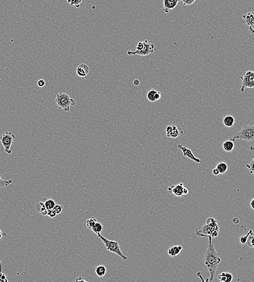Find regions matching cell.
<instances>
[{
  "mask_svg": "<svg viewBox=\"0 0 254 282\" xmlns=\"http://www.w3.org/2000/svg\"><path fill=\"white\" fill-rule=\"evenodd\" d=\"M254 199H252V200H251V201H250V205H251V208H252V209H254Z\"/></svg>",
  "mask_w": 254,
  "mask_h": 282,
  "instance_id": "cell-44",
  "label": "cell"
},
{
  "mask_svg": "<svg viewBox=\"0 0 254 282\" xmlns=\"http://www.w3.org/2000/svg\"><path fill=\"white\" fill-rule=\"evenodd\" d=\"M172 131V125H168L166 128V136L168 137H169L170 134L171 133Z\"/></svg>",
  "mask_w": 254,
  "mask_h": 282,
  "instance_id": "cell-35",
  "label": "cell"
},
{
  "mask_svg": "<svg viewBox=\"0 0 254 282\" xmlns=\"http://www.w3.org/2000/svg\"><path fill=\"white\" fill-rule=\"evenodd\" d=\"M220 227L216 219L209 217L206 220V223L201 227L197 228L196 235L201 237L216 238L219 234Z\"/></svg>",
  "mask_w": 254,
  "mask_h": 282,
  "instance_id": "cell-2",
  "label": "cell"
},
{
  "mask_svg": "<svg viewBox=\"0 0 254 282\" xmlns=\"http://www.w3.org/2000/svg\"><path fill=\"white\" fill-rule=\"evenodd\" d=\"M133 83L134 85L135 86H138L140 84V81L138 79H135L133 82Z\"/></svg>",
  "mask_w": 254,
  "mask_h": 282,
  "instance_id": "cell-39",
  "label": "cell"
},
{
  "mask_svg": "<svg viewBox=\"0 0 254 282\" xmlns=\"http://www.w3.org/2000/svg\"><path fill=\"white\" fill-rule=\"evenodd\" d=\"M97 222V220L94 217L92 216L91 218L86 220V226L89 228H92L94 224Z\"/></svg>",
  "mask_w": 254,
  "mask_h": 282,
  "instance_id": "cell-25",
  "label": "cell"
},
{
  "mask_svg": "<svg viewBox=\"0 0 254 282\" xmlns=\"http://www.w3.org/2000/svg\"><path fill=\"white\" fill-rule=\"evenodd\" d=\"M217 278L220 282H231L233 279V276L229 272H222L218 275Z\"/></svg>",
  "mask_w": 254,
  "mask_h": 282,
  "instance_id": "cell-17",
  "label": "cell"
},
{
  "mask_svg": "<svg viewBox=\"0 0 254 282\" xmlns=\"http://www.w3.org/2000/svg\"><path fill=\"white\" fill-rule=\"evenodd\" d=\"M229 140L234 142L240 140L247 142H252L254 140V125L250 124H244L240 130L236 133L234 136Z\"/></svg>",
  "mask_w": 254,
  "mask_h": 282,
  "instance_id": "cell-3",
  "label": "cell"
},
{
  "mask_svg": "<svg viewBox=\"0 0 254 282\" xmlns=\"http://www.w3.org/2000/svg\"><path fill=\"white\" fill-rule=\"evenodd\" d=\"M254 239L253 233H252L250 234L249 237L248 238L247 241H246V244H247V245H248V247H249L250 248H254Z\"/></svg>",
  "mask_w": 254,
  "mask_h": 282,
  "instance_id": "cell-26",
  "label": "cell"
},
{
  "mask_svg": "<svg viewBox=\"0 0 254 282\" xmlns=\"http://www.w3.org/2000/svg\"><path fill=\"white\" fill-rule=\"evenodd\" d=\"M253 233V231L252 230H250L247 233V234H246L245 235H243L242 237H240V238H239V242H240L242 244H246L248 238L249 237V236L250 235V234L251 233Z\"/></svg>",
  "mask_w": 254,
  "mask_h": 282,
  "instance_id": "cell-28",
  "label": "cell"
},
{
  "mask_svg": "<svg viewBox=\"0 0 254 282\" xmlns=\"http://www.w3.org/2000/svg\"><path fill=\"white\" fill-rule=\"evenodd\" d=\"M47 215L51 218H54L57 215V214L53 209H47Z\"/></svg>",
  "mask_w": 254,
  "mask_h": 282,
  "instance_id": "cell-34",
  "label": "cell"
},
{
  "mask_svg": "<svg viewBox=\"0 0 254 282\" xmlns=\"http://www.w3.org/2000/svg\"><path fill=\"white\" fill-rule=\"evenodd\" d=\"M183 247L180 245H175L170 247L168 250V253L170 256L175 257L178 256L182 252Z\"/></svg>",
  "mask_w": 254,
  "mask_h": 282,
  "instance_id": "cell-15",
  "label": "cell"
},
{
  "mask_svg": "<svg viewBox=\"0 0 254 282\" xmlns=\"http://www.w3.org/2000/svg\"><path fill=\"white\" fill-rule=\"evenodd\" d=\"M184 186L183 183H180L177 185H171L168 187V191L176 197H182L183 195V190Z\"/></svg>",
  "mask_w": 254,
  "mask_h": 282,
  "instance_id": "cell-10",
  "label": "cell"
},
{
  "mask_svg": "<svg viewBox=\"0 0 254 282\" xmlns=\"http://www.w3.org/2000/svg\"><path fill=\"white\" fill-rule=\"evenodd\" d=\"M89 67L84 63L79 65L76 69V73L79 77L85 78L89 73Z\"/></svg>",
  "mask_w": 254,
  "mask_h": 282,
  "instance_id": "cell-13",
  "label": "cell"
},
{
  "mask_svg": "<svg viewBox=\"0 0 254 282\" xmlns=\"http://www.w3.org/2000/svg\"><path fill=\"white\" fill-rule=\"evenodd\" d=\"M222 147L224 151H225L226 152H230L234 150L235 145L233 141L229 139L223 142Z\"/></svg>",
  "mask_w": 254,
  "mask_h": 282,
  "instance_id": "cell-20",
  "label": "cell"
},
{
  "mask_svg": "<svg viewBox=\"0 0 254 282\" xmlns=\"http://www.w3.org/2000/svg\"><path fill=\"white\" fill-rule=\"evenodd\" d=\"M235 123V119L231 115L225 116L223 118V123L224 125L228 128L234 126Z\"/></svg>",
  "mask_w": 254,
  "mask_h": 282,
  "instance_id": "cell-19",
  "label": "cell"
},
{
  "mask_svg": "<svg viewBox=\"0 0 254 282\" xmlns=\"http://www.w3.org/2000/svg\"><path fill=\"white\" fill-rule=\"evenodd\" d=\"M213 174L215 176H218V175L220 174L219 171L217 169V168H213Z\"/></svg>",
  "mask_w": 254,
  "mask_h": 282,
  "instance_id": "cell-37",
  "label": "cell"
},
{
  "mask_svg": "<svg viewBox=\"0 0 254 282\" xmlns=\"http://www.w3.org/2000/svg\"><path fill=\"white\" fill-rule=\"evenodd\" d=\"M254 157H253V159H252V160H251V161L250 164H246V167H247V168L250 171V173L251 174H254Z\"/></svg>",
  "mask_w": 254,
  "mask_h": 282,
  "instance_id": "cell-32",
  "label": "cell"
},
{
  "mask_svg": "<svg viewBox=\"0 0 254 282\" xmlns=\"http://www.w3.org/2000/svg\"><path fill=\"white\" fill-rule=\"evenodd\" d=\"M180 0H164L163 11L165 13H168L170 11L176 7Z\"/></svg>",
  "mask_w": 254,
  "mask_h": 282,
  "instance_id": "cell-12",
  "label": "cell"
},
{
  "mask_svg": "<svg viewBox=\"0 0 254 282\" xmlns=\"http://www.w3.org/2000/svg\"><path fill=\"white\" fill-rule=\"evenodd\" d=\"M3 235H6V236H7V235L6 234V233H5L4 232H3L2 231L0 230V241H1V238H2V237Z\"/></svg>",
  "mask_w": 254,
  "mask_h": 282,
  "instance_id": "cell-43",
  "label": "cell"
},
{
  "mask_svg": "<svg viewBox=\"0 0 254 282\" xmlns=\"http://www.w3.org/2000/svg\"><path fill=\"white\" fill-rule=\"evenodd\" d=\"M55 102L58 109L63 110L65 112L69 111L71 106L76 105V103L73 98L67 93L62 92L57 94Z\"/></svg>",
  "mask_w": 254,
  "mask_h": 282,
  "instance_id": "cell-4",
  "label": "cell"
},
{
  "mask_svg": "<svg viewBox=\"0 0 254 282\" xmlns=\"http://www.w3.org/2000/svg\"><path fill=\"white\" fill-rule=\"evenodd\" d=\"M40 214H41V215H43V216H46V215H47V209H46L44 211L41 212Z\"/></svg>",
  "mask_w": 254,
  "mask_h": 282,
  "instance_id": "cell-41",
  "label": "cell"
},
{
  "mask_svg": "<svg viewBox=\"0 0 254 282\" xmlns=\"http://www.w3.org/2000/svg\"><path fill=\"white\" fill-rule=\"evenodd\" d=\"M98 237L101 240V241L103 242L104 244L105 245L106 249H107L110 252L114 253L118 255V256L121 258L123 260H127L128 258L127 256L124 255L120 246L119 244L118 241H114V240H109L107 238L104 237L101 233L97 234Z\"/></svg>",
  "mask_w": 254,
  "mask_h": 282,
  "instance_id": "cell-5",
  "label": "cell"
},
{
  "mask_svg": "<svg viewBox=\"0 0 254 282\" xmlns=\"http://www.w3.org/2000/svg\"><path fill=\"white\" fill-rule=\"evenodd\" d=\"M209 245L204 256V264L209 272L210 277L208 281L213 282L216 275L219 264L221 259L217 253L215 246L213 243L212 238L209 237Z\"/></svg>",
  "mask_w": 254,
  "mask_h": 282,
  "instance_id": "cell-1",
  "label": "cell"
},
{
  "mask_svg": "<svg viewBox=\"0 0 254 282\" xmlns=\"http://www.w3.org/2000/svg\"><path fill=\"white\" fill-rule=\"evenodd\" d=\"M16 136L11 132L7 131L0 136V141L4 147V152L8 154H11V147L14 143Z\"/></svg>",
  "mask_w": 254,
  "mask_h": 282,
  "instance_id": "cell-6",
  "label": "cell"
},
{
  "mask_svg": "<svg viewBox=\"0 0 254 282\" xmlns=\"http://www.w3.org/2000/svg\"><path fill=\"white\" fill-rule=\"evenodd\" d=\"M1 176H2V175L0 174V189H2L4 187L10 185L13 183V180H4L1 178Z\"/></svg>",
  "mask_w": 254,
  "mask_h": 282,
  "instance_id": "cell-23",
  "label": "cell"
},
{
  "mask_svg": "<svg viewBox=\"0 0 254 282\" xmlns=\"http://www.w3.org/2000/svg\"><path fill=\"white\" fill-rule=\"evenodd\" d=\"M189 190L187 189V188H185V187H184V190H183V195H187V194H189Z\"/></svg>",
  "mask_w": 254,
  "mask_h": 282,
  "instance_id": "cell-40",
  "label": "cell"
},
{
  "mask_svg": "<svg viewBox=\"0 0 254 282\" xmlns=\"http://www.w3.org/2000/svg\"><path fill=\"white\" fill-rule=\"evenodd\" d=\"M178 148L180 149V150L183 152L184 157H187L190 159L191 160L194 161V162H196L197 164H200V163L202 162L201 160L198 158H197L196 156H194V153L192 152L191 150L187 148L184 145H181V144H179L178 145Z\"/></svg>",
  "mask_w": 254,
  "mask_h": 282,
  "instance_id": "cell-9",
  "label": "cell"
},
{
  "mask_svg": "<svg viewBox=\"0 0 254 282\" xmlns=\"http://www.w3.org/2000/svg\"><path fill=\"white\" fill-rule=\"evenodd\" d=\"M68 3L71 6H74L75 7L78 8L80 6V4L82 3V0H66Z\"/></svg>",
  "mask_w": 254,
  "mask_h": 282,
  "instance_id": "cell-27",
  "label": "cell"
},
{
  "mask_svg": "<svg viewBox=\"0 0 254 282\" xmlns=\"http://www.w3.org/2000/svg\"><path fill=\"white\" fill-rule=\"evenodd\" d=\"M94 271L99 277L102 278L105 276L107 272V269L104 265L100 264L95 267Z\"/></svg>",
  "mask_w": 254,
  "mask_h": 282,
  "instance_id": "cell-18",
  "label": "cell"
},
{
  "mask_svg": "<svg viewBox=\"0 0 254 282\" xmlns=\"http://www.w3.org/2000/svg\"><path fill=\"white\" fill-rule=\"evenodd\" d=\"M244 23H246L249 26V30L251 33H254V15L253 12L248 13L246 14L243 15Z\"/></svg>",
  "mask_w": 254,
  "mask_h": 282,
  "instance_id": "cell-11",
  "label": "cell"
},
{
  "mask_svg": "<svg viewBox=\"0 0 254 282\" xmlns=\"http://www.w3.org/2000/svg\"><path fill=\"white\" fill-rule=\"evenodd\" d=\"M180 1L185 6H190L194 4L196 0H180Z\"/></svg>",
  "mask_w": 254,
  "mask_h": 282,
  "instance_id": "cell-33",
  "label": "cell"
},
{
  "mask_svg": "<svg viewBox=\"0 0 254 282\" xmlns=\"http://www.w3.org/2000/svg\"><path fill=\"white\" fill-rule=\"evenodd\" d=\"M47 199H47V197H44V198L42 199V202H46V201H47Z\"/></svg>",
  "mask_w": 254,
  "mask_h": 282,
  "instance_id": "cell-45",
  "label": "cell"
},
{
  "mask_svg": "<svg viewBox=\"0 0 254 282\" xmlns=\"http://www.w3.org/2000/svg\"><path fill=\"white\" fill-rule=\"evenodd\" d=\"M239 219L238 218H237V217H235V218H234V219H232V222H233V223H234V224H236H236H238V223H239Z\"/></svg>",
  "mask_w": 254,
  "mask_h": 282,
  "instance_id": "cell-38",
  "label": "cell"
},
{
  "mask_svg": "<svg viewBox=\"0 0 254 282\" xmlns=\"http://www.w3.org/2000/svg\"><path fill=\"white\" fill-rule=\"evenodd\" d=\"M45 207L47 209H51L54 208L55 205L56 204L55 201L54 200L52 199H47V201L44 202Z\"/></svg>",
  "mask_w": 254,
  "mask_h": 282,
  "instance_id": "cell-24",
  "label": "cell"
},
{
  "mask_svg": "<svg viewBox=\"0 0 254 282\" xmlns=\"http://www.w3.org/2000/svg\"><path fill=\"white\" fill-rule=\"evenodd\" d=\"M143 43H144V46L141 50L140 51L135 50V51H128L127 52V54L130 56H135V55L147 56H149L150 54L153 53L154 52V45L153 44L149 43L147 40H145V41H143Z\"/></svg>",
  "mask_w": 254,
  "mask_h": 282,
  "instance_id": "cell-8",
  "label": "cell"
},
{
  "mask_svg": "<svg viewBox=\"0 0 254 282\" xmlns=\"http://www.w3.org/2000/svg\"><path fill=\"white\" fill-rule=\"evenodd\" d=\"M76 282H81V281H82V282H86V280L83 279L82 278V277H80V278H78L76 279Z\"/></svg>",
  "mask_w": 254,
  "mask_h": 282,
  "instance_id": "cell-42",
  "label": "cell"
},
{
  "mask_svg": "<svg viewBox=\"0 0 254 282\" xmlns=\"http://www.w3.org/2000/svg\"><path fill=\"white\" fill-rule=\"evenodd\" d=\"M241 92H243L246 88L253 89L254 87V72L252 70H247L241 77Z\"/></svg>",
  "mask_w": 254,
  "mask_h": 282,
  "instance_id": "cell-7",
  "label": "cell"
},
{
  "mask_svg": "<svg viewBox=\"0 0 254 282\" xmlns=\"http://www.w3.org/2000/svg\"><path fill=\"white\" fill-rule=\"evenodd\" d=\"M53 209L57 214H60L63 210V206L60 204H56L54 208H53Z\"/></svg>",
  "mask_w": 254,
  "mask_h": 282,
  "instance_id": "cell-31",
  "label": "cell"
},
{
  "mask_svg": "<svg viewBox=\"0 0 254 282\" xmlns=\"http://www.w3.org/2000/svg\"><path fill=\"white\" fill-rule=\"evenodd\" d=\"M91 229L95 234H99L101 233V232L103 230V225L101 223L97 222Z\"/></svg>",
  "mask_w": 254,
  "mask_h": 282,
  "instance_id": "cell-22",
  "label": "cell"
},
{
  "mask_svg": "<svg viewBox=\"0 0 254 282\" xmlns=\"http://www.w3.org/2000/svg\"><path fill=\"white\" fill-rule=\"evenodd\" d=\"M46 85V82L43 79H40L37 82V85L40 87H43Z\"/></svg>",
  "mask_w": 254,
  "mask_h": 282,
  "instance_id": "cell-36",
  "label": "cell"
},
{
  "mask_svg": "<svg viewBox=\"0 0 254 282\" xmlns=\"http://www.w3.org/2000/svg\"><path fill=\"white\" fill-rule=\"evenodd\" d=\"M217 169L219 171L220 174H225L228 169V166L227 164H225V162H220V164H217Z\"/></svg>",
  "mask_w": 254,
  "mask_h": 282,
  "instance_id": "cell-21",
  "label": "cell"
},
{
  "mask_svg": "<svg viewBox=\"0 0 254 282\" xmlns=\"http://www.w3.org/2000/svg\"><path fill=\"white\" fill-rule=\"evenodd\" d=\"M36 209L37 210V211L38 212H39L40 213L42 212V211H44L45 209H46V207H45V204L44 202H38L36 205Z\"/></svg>",
  "mask_w": 254,
  "mask_h": 282,
  "instance_id": "cell-30",
  "label": "cell"
},
{
  "mask_svg": "<svg viewBox=\"0 0 254 282\" xmlns=\"http://www.w3.org/2000/svg\"><path fill=\"white\" fill-rule=\"evenodd\" d=\"M8 280L7 279L6 275L2 272V266L1 261L0 260V282H8Z\"/></svg>",
  "mask_w": 254,
  "mask_h": 282,
  "instance_id": "cell-29",
  "label": "cell"
},
{
  "mask_svg": "<svg viewBox=\"0 0 254 282\" xmlns=\"http://www.w3.org/2000/svg\"><path fill=\"white\" fill-rule=\"evenodd\" d=\"M184 134V131L182 130L180 126H177L176 125H172V131L170 134L169 137L175 138L178 137L180 135Z\"/></svg>",
  "mask_w": 254,
  "mask_h": 282,
  "instance_id": "cell-16",
  "label": "cell"
},
{
  "mask_svg": "<svg viewBox=\"0 0 254 282\" xmlns=\"http://www.w3.org/2000/svg\"><path fill=\"white\" fill-rule=\"evenodd\" d=\"M147 98L150 102H156L159 100L161 98V93L156 90H150L147 94Z\"/></svg>",
  "mask_w": 254,
  "mask_h": 282,
  "instance_id": "cell-14",
  "label": "cell"
}]
</instances>
